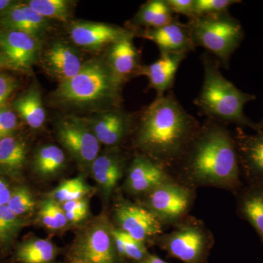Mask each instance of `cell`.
<instances>
[{"mask_svg": "<svg viewBox=\"0 0 263 263\" xmlns=\"http://www.w3.org/2000/svg\"><path fill=\"white\" fill-rule=\"evenodd\" d=\"M0 25L5 30L27 33L38 39L50 27L48 19L38 14L26 3H19L0 14Z\"/></svg>", "mask_w": 263, "mask_h": 263, "instance_id": "cell-20", "label": "cell"}, {"mask_svg": "<svg viewBox=\"0 0 263 263\" xmlns=\"http://www.w3.org/2000/svg\"><path fill=\"white\" fill-rule=\"evenodd\" d=\"M143 206L163 226L175 224L187 217L195 200V190L175 178L161 183L145 195Z\"/></svg>", "mask_w": 263, "mask_h": 263, "instance_id": "cell-7", "label": "cell"}, {"mask_svg": "<svg viewBox=\"0 0 263 263\" xmlns=\"http://www.w3.org/2000/svg\"><path fill=\"white\" fill-rule=\"evenodd\" d=\"M135 263H169L164 261V259H161L158 256L154 255V254H148L146 258L140 262Z\"/></svg>", "mask_w": 263, "mask_h": 263, "instance_id": "cell-41", "label": "cell"}, {"mask_svg": "<svg viewBox=\"0 0 263 263\" xmlns=\"http://www.w3.org/2000/svg\"><path fill=\"white\" fill-rule=\"evenodd\" d=\"M175 17L166 0H150L142 5L131 23L143 29H157L171 23Z\"/></svg>", "mask_w": 263, "mask_h": 263, "instance_id": "cell-25", "label": "cell"}, {"mask_svg": "<svg viewBox=\"0 0 263 263\" xmlns=\"http://www.w3.org/2000/svg\"><path fill=\"white\" fill-rule=\"evenodd\" d=\"M91 191V188L85 182L83 178L76 177L66 180L60 183V186L53 190L51 198L59 203H65L66 202L83 199Z\"/></svg>", "mask_w": 263, "mask_h": 263, "instance_id": "cell-30", "label": "cell"}, {"mask_svg": "<svg viewBox=\"0 0 263 263\" xmlns=\"http://www.w3.org/2000/svg\"><path fill=\"white\" fill-rule=\"evenodd\" d=\"M187 54L183 52L162 53L157 61L142 66L139 76H146L149 88L157 91V97L162 96L172 88L176 72Z\"/></svg>", "mask_w": 263, "mask_h": 263, "instance_id": "cell-19", "label": "cell"}, {"mask_svg": "<svg viewBox=\"0 0 263 263\" xmlns=\"http://www.w3.org/2000/svg\"><path fill=\"white\" fill-rule=\"evenodd\" d=\"M203 83L195 105L208 119L221 124H235L260 131L259 124L245 115L243 108L255 100L254 95L243 92L221 74L220 63L209 53L202 56Z\"/></svg>", "mask_w": 263, "mask_h": 263, "instance_id": "cell-3", "label": "cell"}, {"mask_svg": "<svg viewBox=\"0 0 263 263\" xmlns=\"http://www.w3.org/2000/svg\"><path fill=\"white\" fill-rule=\"evenodd\" d=\"M238 210L263 241V183H255L240 195Z\"/></svg>", "mask_w": 263, "mask_h": 263, "instance_id": "cell-26", "label": "cell"}, {"mask_svg": "<svg viewBox=\"0 0 263 263\" xmlns=\"http://www.w3.org/2000/svg\"><path fill=\"white\" fill-rule=\"evenodd\" d=\"M26 224L25 219L15 215L7 205L0 206V243L8 245L13 242Z\"/></svg>", "mask_w": 263, "mask_h": 263, "instance_id": "cell-31", "label": "cell"}, {"mask_svg": "<svg viewBox=\"0 0 263 263\" xmlns=\"http://www.w3.org/2000/svg\"><path fill=\"white\" fill-rule=\"evenodd\" d=\"M18 86L16 79L13 76L0 73V107L5 105Z\"/></svg>", "mask_w": 263, "mask_h": 263, "instance_id": "cell-36", "label": "cell"}, {"mask_svg": "<svg viewBox=\"0 0 263 263\" xmlns=\"http://www.w3.org/2000/svg\"><path fill=\"white\" fill-rule=\"evenodd\" d=\"M66 157L63 151L55 145H45L36 152L33 169L41 177H51L63 169Z\"/></svg>", "mask_w": 263, "mask_h": 263, "instance_id": "cell-27", "label": "cell"}, {"mask_svg": "<svg viewBox=\"0 0 263 263\" xmlns=\"http://www.w3.org/2000/svg\"><path fill=\"white\" fill-rule=\"evenodd\" d=\"M114 216L119 229L144 245L163 233V224L146 207L130 202H119L116 205Z\"/></svg>", "mask_w": 263, "mask_h": 263, "instance_id": "cell-10", "label": "cell"}, {"mask_svg": "<svg viewBox=\"0 0 263 263\" xmlns=\"http://www.w3.org/2000/svg\"><path fill=\"white\" fill-rule=\"evenodd\" d=\"M124 83L114 75L105 58L85 62L80 72L59 84L53 93L56 103L66 106L119 107Z\"/></svg>", "mask_w": 263, "mask_h": 263, "instance_id": "cell-4", "label": "cell"}, {"mask_svg": "<svg viewBox=\"0 0 263 263\" xmlns=\"http://www.w3.org/2000/svg\"><path fill=\"white\" fill-rule=\"evenodd\" d=\"M12 189L4 178L0 176V206L6 205L11 196Z\"/></svg>", "mask_w": 263, "mask_h": 263, "instance_id": "cell-39", "label": "cell"}, {"mask_svg": "<svg viewBox=\"0 0 263 263\" xmlns=\"http://www.w3.org/2000/svg\"><path fill=\"white\" fill-rule=\"evenodd\" d=\"M186 24L195 48H205L221 65L228 68L232 55L245 37V31L239 21L226 13L195 17Z\"/></svg>", "mask_w": 263, "mask_h": 263, "instance_id": "cell-5", "label": "cell"}, {"mask_svg": "<svg viewBox=\"0 0 263 263\" xmlns=\"http://www.w3.org/2000/svg\"><path fill=\"white\" fill-rule=\"evenodd\" d=\"M66 219L67 222L78 223L82 221L86 217V214H82V213L74 212H65Z\"/></svg>", "mask_w": 263, "mask_h": 263, "instance_id": "cell-40", "label": "cell"}, {"mask_svg": "<svg viewBox=\"0 0 263 263\" xmlns=\"http://www.w3.org/2000/svg\"><path fill=\"white\" fill-rule=\"evenodd\" d=\"M172 178V174L162 166L146 156L138 155L129 164L125 187L133 195H145Z\"/></svg>", "mask_w": 263, "mask_h": 263, "instance_id": "cell-15", "label": "cell"}, {"mask_svg": "<svg viewBox=\"0 0 263 263\" xmlns=\"http://www.w3.org/2000/svg\"><path fill=\"white\" fill-rule=\"evenodd\" d=\"M259 126H260V130H263V120L262 122L259 123Z\"/></svg>", "mask_w": 263, "mask_h": 263, "instance_id": "cell-44", "label": "cell"}, {"mask_svg": "<svg viewBox=\"0 0 263 263\" xmlns=\"http://www.w3.org/2000/svg\"><path fill=\"white\" fill-rule=\"evenodd\" d=\"M96 182L105 196H110L122 179L125 167V160L119 152L98 155L91 165Z\"/></svg>", "mask_w": 263, "mask_h": 263, "instance_id": "cell-21", "label": "cell"}, {"mask_svg": "<svg viewBox=\"0 0 263 263\" xmlns=\"http://www.w3.org/2000/svg\"><path fill=\"white\" fill-rule=\"evenodd\" d=\"M110 229L105 223L98 222L85 230L71 248L69 254L70 262L122 263Z\"/></svg>", "mask_w": 263, "mask_h": 263, "instance_id": "cell-8", "label": "cell"}, {"mask_svg": "<svg viewBox=\"0 0 263 263\" xmlns=\"http://www.w3.org/2000/svg\"><path fill=\"white\" fill-rule=\"evenodd\" d=\"M70 263H79V262H70Z\"/></svg>", "mask_w": 263, "mask_h": 263, "instance_id": "cell-45", "label": "cell"}, {"mask_svg": "<svg viewBox=\"0 0 263 263\" xmlns=\"http://www.w3.org/2000/svg\"><path fill=\"white\" fill-rule=\"evenodd\" d=\"M57 255L58 249L50 240L32 238L16 247L13 260L17 263H54Z\"/></svg>", "mask_w": 263, "mask_h": 263, "instance_id": "cell-23", "label": "cell"}, {"mask_svg": "<svg viewBox=\"0 0 263 263\" xmlns=\"http://www.w3.org/2000/svg\"><path fill=\"white\" fill-rule=\"evenodd\" d=\"M133 32L135 36L148 40L157 45L160 54L180 52L188 53L195 49L187 24L181 23L178 17H175L171 23L159 28Z\"/></svg>", "mask_w": 263, "mask_h": 263, "instance_id": "cell-14", "label": "cell"}, {"mask_svg": "<svg viewBox=\"0 0 263 263\" xmlns=\"http://www.w3.org/2000/svg\"><path fill=\"white\" fill-rule=\"evenodd\" d=\"M13 108L29 127H42L46 119L41 91L36 87L27 90L13 103Z\"/></svg>", "mask_w": 263, "mask_h": 263, "instance_id": "cell-24", "label": "cell"}, {"mask_svg": "<svg viewBox=\"0 0 263 263\" xmlns=\"http://www.w3.org/2000/svg\"><path fill=\"white\" fill-rule=\"evenodd\" d=\"M134 32L122 38L108 48L105 60L114 75L122 82L139 76L142 65L140 63V53L134 43Z\"/></svg>", "mask_w": 263, "mask_h": 263, "instance_id": "cell-17", "label": "cell"}, {"mask_svg": "<svg viewBox=\"0 0 263 263\" xmlns=\"http://www.w3.org/2000/svg\"><path fill=\"white\" fill-rule=\"evenodd\" d=\"M157 243L171 257L183 263H208L214 237L201 221L186 217L170 233L157 237Z\"/></svg>", "mask_w": 263, "mask_h": 263, "instance_id": "cell-6", "label": "cell"}, {"mask_svg": "<svg viewBox=\"0 0 263 263\" xmlns=\"http://www.w3.org/2000/svg\"><path fill=\"white\" fill-rule=\"evenodd\" d=\"M130 33L132 30L119 26L91 22H75L69 28V34L74 44L91 51L108 48Z\"/></svg>", "mask_w": 263, "mask_h": 263, "instance_id": "cell-12", "label": "cell"}, {"mask_svg": "<svg viewBox=\"0 0 263 263\" xmlns=\"http://www.w3.org/2000/svg\"><path fill=\"white\" fill-rule=\"evenodd\" d=\"M18 124L16 114L10 107H0V140L13 135Z\"/></svg>", "mask_w": 263, "mask_h": 263, "instance_id": "cell-35", "label": "cell"}, {"mask_svg": "<svg viewBox=\"0 0 263 263\" xmlns=\"http://www.w3.org/2000/svg\"><path fill=\"white\" fill-rule=\"evenodd\" d=\"M39 216L43 224L48 229H62L67 224L65 211L59 202L51 198L43 202Z\"/></svg>", "mask_w": 263, "mask_h": 263, "instance_id": "cell-33", "label": "cell"}, {"mask_svg": "<svg viewBox=\"0 0 263 263\" xmlns=\"http://www.w3.org/2000/svg\"><path fill=\"white\" fill-rule=\"evenodd\" d=\"M15 3L16 2L12 1V0H0V14L9 9L10 7L14 5Z\"/></svg>", "mask_w": 263, "mask_h": 263, "instance_id": "cell-42", "label": "cell"}, {"mask_svg": "<svg viewBox=\"0 0 263 263\" xmlns=\"http://www.w3.org/2000/svg\"><path fill=\"white\" fill-rule=\"evenodd\" d=\"M62 207L65 212H79L86 214V215L89 212V204H88L87 200L84 198L66 202L63 203Z\"/></svg>", "mask_w": 263, "mask_h": 263, "instance_id": "cell-38", "label": "cell"}, {"mask_svg": "<svg viewBox=\"0 0 263 263\" xmlns=\"http://www.w3.org/2000/svg\"><path fill=\"white\" fill-rule=\"evenodd\" d=\"M57 135L62 146L82 165H91L98 157L100 143L85 119L67 117L57 125Z\"/></svg>", "mask_w": 263, "mask_h": 263, "instance_id": "cell-9", "label": "cell"}, {"mask_svg": "<svg viewBox=\"0 0 263 263\" xmlns=\"http://www.w3.org/2000/svg\"><path fill=\"white\" fill-rule=\"evenodd\" d=\"M84 63L75 49L60 41L50 45L42 57L43 68L60 84L77 75Z\"/></svg>", "mask_w": 263, "mask_h": 263, "instance_id": "cell-16", "label": "cell"}, {"mask_svg": "<svg viewBox=\"0 0 263 263\" xmlns=\"http://www.w3.org/2000/svg\"><path fill=\"white\" fill-rule=\"evenodd\" d=\"M114 245L121 259H131L135 262H140L149 254L146 245L132 238L120 229H110Z\"/></svg>", "mask_w": 263, "mask_h": 263, "instance_id": "cell-28", "label": "cell"}, {"mask_svg": "<svg viewBox=\"0 0 263 263\" xmlns=\"http://www.w3.org/2000/svg\"><path fill=\"white\" fill-rule=\"evenodd\" d=\"M100 144L117 146L131 131L133 119L119 107L106 109L95 117L85 119Z\"/></svg>", "mask_w": 263, "mask_h": 263, "instance_id": "cell-13", "label": "cell"}, {"mask_svg": "<svg viewBox=\"0 0 263 263\" xmlns=\"http://www.w3.org/2000/svg\"><path fill=\"white\" fill-rule=\"evenodd\" d=\"M25 3L47 19L67 22L72 15V3L67 0H29Z\"/></svg>", "mask_w": 263, "mask_h": 263, "instance_id": "cell-29", "label": "cell"}, {"mask_svg": "<svg viewBox=\"0 0 263 263\" xmlns=\"http://www.w3.org/2000/svg\"><path fill=\"white\" fill-rule=\"evenodd\" d=\"M36 202L30 190L25 186L12 189L11 196L7 206L19 217L23 218L34 211Z\"/></svg>", "mask_w": 263, "mask_h": 263, "instance_id": "cell-32", "label": "cell"}, {"mask_svg": "<svg viewBox=\"0 0 263 263\" xmlns=\"http://www.w3.org/2000/svg\"><path fill=\"white\" fill-rule=\"evenodd\" d=\"M176 169L179 181L191 187L236 190L240 166L234 138L224 124L207 119Z\"/></svg>", "mask_w": 263, "mask_h": 263, "instance_id": "cell-2", "label": "cell"}, {"mask_svg": "<svg viewBox=\"0 0 263 263\" xmlns=\"http://www.w3.org/2000/svg\"><path fill=\"white\" fill-rule=\"evenodd\" d=\"M27 155V145L19 137L12 135L0 140V171L9 177H18L25 166Z\"/></svg>", "mask_w": 263, "mask_h": 263, "instance_id": "cell-22", "label": "cell"}, {"mask_svg": "<svg viewBox=\"0 0 263 263\" xmlns=\"http://www.w3.org/2000/svg\"><path fill=\"white\" fill-rule=\"evenodd\" d=\"M233 138L239 166L255 183H263V130L247 135L238 128Z\"/></svg>", "mask_w": 263, "mask_h": 263, "instance_id": "cell-18", "label": "cell"}, {"mask_svg": "<svg viewBox=\"0 0 263 263\" xmlns=\"http://www.w3.org/2000/svg\"><path fill=\"white\" fill-rule=\"evenodd\" d=\"M200 127L174 93L168 91L157 97L141 114L136 144L142 155L170 172L182 158Z\"/></svg>", "mask_w": 263, "mask_h": 263, "instance_id": "cell-1", "label": "cell"}, {"mask_svg": "<svg viewBox=\"0 0 263 263\" xmlns=\"http://www.w3.org/2000/svg\"><path fill=\"white\" fill-rule=\"evenodd\" d=\"M5 67H8V65H7L6 62H5L4 58H3V57H2V55H0V70H2V69L4 68Z\"/></svg>", "mask_w": 263, "mask_h": 263, "instance_id": "cell-43", "label": "cell"}, {"mask_svg": "<svg viewBox=\"0 0 263 263\" xmlns=\"http://www.w3.org/2000/svg\"><path fill=\"white\" fill-rule=\"evenodd\" d=\"M173 13L187 17L189 20L195 18L194 0H166Z\"/></svg>", "mask_w": 263, "mask_h": 263, "instance_id": "cell-37", "label": "cell"}, {"mask_svg": "<svg viewBox=\"0 0 263 263\" xmlns=\"http://www.w3.org/2000/svg\"><path fill=\"white\" fill-rule=\"evenodd\" d=\"M0 48L8 67L29 71L37 60L41 43L27 33L5 29L0 33Z\"/></svg>", "mask_w": 263, "mask_h": 263, "instance_id": "cell-11", "label": "cell"}, {"mask_svg": "<svg viewBox=\"0 0 263 263\" xmlns=\"http://www.w3.org/2000/svg\"><path fill=\"white\" fill-rule=\"evenodd\" d=\"M240 3L239 0H194L195 18L228 13L232 5Z\"/></svg>", "mask_w": 263, "mask_h": 263, "instance_id": "cell-34", "label": "cell"}]
</instances>
